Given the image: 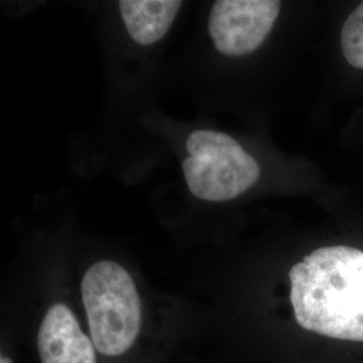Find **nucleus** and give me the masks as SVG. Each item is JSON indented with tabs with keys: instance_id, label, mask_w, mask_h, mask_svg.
Instances as JSON below:
<instances>
[{
	"instance_id": "2",
	"label": "nucleus",
	"mask_w": 363,
	"mask_h": 363,
	"mask_svg": "<svg viewBox=\"0 0 363 363\" xmlns=\"http://www.w3.org/2000/svg\"><path fill=\"white\" fill-rule=\"evenodd\" d=\"M84 322L99 357L128 354L143 328V301L132 274L113 259H99L82 272L78 284Z\"/></svg>"
},
{
	"instance_id": "6",
	"label": "nucleus",
	"mask_w": 363,
	"mask_h": 363,
	"mask_svg": "<svg viewBox=\"0 0 363 363\" xmlns=\"http://www.w3.org/2000/svg\"><path fill=\"white\" fill-rule=\"evenodd\" d=\"M182 4L174 0H123L118 10L132 40L150 46L169 33Z\"/></svg>"
},
{
	"instance_id": "1",
	"label": "nucleus",
	"mask_w": 363,
	"mask_h": 363,
	"mask_svg": "<svg viewBox=\"0 0 363 363\" xmlns=\"http://www.w3.org/2000/svg\"><path fill=\"white\" fill-rule=\"evenodd\" d=\"M298 325L323 337L363 342V252L319 247L289 271Z\"/></svg>"
},
{
	"instance_id": "8",
	"label": "nucleus",
	"mask_w": 363,
	"mask_h": 363,
	"mask_svg": "<svg viewBox=\"0 0 363 363\" xmlns=\"http://www.w3.org/2000/svg\"><path fill=\"white\" fill-rule=\"evenodd\" d=\"M0 363H16L4 337L0 335Z\"/></svg>"
},
{
	"instance_id": "7",
	"label": "nucleus",
	"mask_w": 363,
	"mask_h": 363,
	"mask_svg": "<svg viewBox=\"0 0 363 363\" xmlns=\"http://www.w3.org/2000/svg\"><path fill=\"white\" fill-rule=\"evenodd\" d=\"M340 45L346 61L357 69H363V1L346 19Z\"/></svg>"
},
{
	"instance_id": "4",
	"label": "nucleus",
	"mask_w": 363,
	"mask_h": 363,
	"mask_svg": "<svg viewBox=\"0 0 363 363\" xmlns=\"http://www.w3.org/2000/svg\"><path fill=\"white\" fill-rule=\"evenodd\" d=\"M38 363H99L77 301L57 294L39 310L33 327Z\"/></svg>"
},
{
	"instance_id": "3",
	"label": "nucleus",
	"mask_w": 363,
	"mask_h": 363,
	"mask_svg": "<svg viewBox=\"0 0 363 363\" xmlns=\"http://www.w3.org/2000/svg\"><path fill=\"white\" fill-rule=\"evenodd\" d=\"M183 174L190 191L205 201L223 202L245 193L259 178V163L217 130H195L187 139Z\"/></svg>"
},
{
	"instance_id": "5",
	"label": "nucleus",
	"mask_w": 363,
	"mask_h": 363,
	"mask_svg": "<svg viewBox=\"0 0 363 363\" xmlns=\"http://www.w3.org/2000/svg\"><path fill=\"white\" fill-rule=\"evenodd\" d=\"M277 0H220L208 16L216 49L229 57L255 52L271 33L280 13Z\"/></svg>"
}]
</instances>
